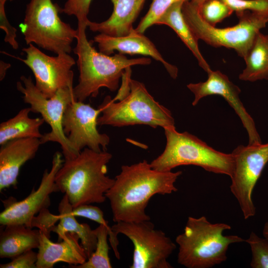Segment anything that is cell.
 <instances>
[{
    "instance_id": "1",
    "label": "cell",
    "mask_w": 268,
    "mask_h": 268,
    "mask_svg": "<svg viewBox=\"0 0 268 268\" xmlns=\"http://www.w3.org/2000/svg\"><path fill=\"white\" fill-rule=\"evenodd\" d=\"M182 173L156 170L145 160L122 165L114 183L105 194L113 220L115 223L150 220L145 212L149 200L155 195L177 192L175 183Z\"/></svg>"
},
{
    "instance_id": "2",
    "label": "cell",
    "mask_w": 268,
    "mask_h": 268,
    "mask_svg": "<svg viewBox=\"0 0 268 268\" xmlns=\"http://www.w3.org/2000/svg\"><path fill=\"white\" fill-rule=\"evenodd\" d=\"M112 158L107 151L96 152L85 147L75 158L65 160L55 182L73 208L105 201V194L115 182V178L107 175Z\"/></svg>"
},
{
    "instance_id": "3",
    "label": "cell",
    "mask_w": 268,
    "mask_h": 268,
    "mask_svg": "<svg viewBox=\"0 0 268 268\" xmlns=\"http://www.w3.org/2000/svg\"><path fill=\"white\" fill-rule=\"evenodd\" d=\"M86 28L77 26V43L73 50L78 57L79 71L78 83L73 88V94L75 100L81 102L89 96L96 97L102 87L115 91L126 68L147 65L151 62L148 58L128 59L120 53L110 56L97 52L87 39Z\"/></svg>"
},
{
    "instance_id": "4",
    "label": "cell",
    "mask_w": 268,
    "mask_h": 268,
    "mask_svg": "<svg viewBox=\"0 0 268 268\" xmlns=\"http://www.w3.org/2000/svg\"><path fill=\"white\" fill-rule=\"evenodd\" d=\"M230 229L224 223H212L204 216H189L175 240L178 263L187 268H210L225 261L230 245L245 241L237 235H223Z\"/></svg>"
},
{
    "instance_id": "5",
    "label": "cell",
    "mask_w": 268,
    "mask_h": 268,
    "mask_svg": "<svg viewBox=\"0 0 268 268\" xmlns=\"http://www.w3.org/2000/svg\"><path fill=\"white\" fill-rule=\"evenodd\" d=\"M98 108L101 114L98 118V126L145 125L153 128H175L170 111L157 102L142 83L132 78L124 95L113 99L106 96Z\"/></svg>"
},
{
    "instance_id": "6",
    "label": "cell",
    "mask_w": 268,
    "mask_h": 268,
    "mask_svg": "<svg viewBox=\"0 0 268 268\" xmlns=\"http://www.w3.org/2000/svg\"><path fill=\"white\" fill-rule=\"evenodd\" d=\"M166 139L163 152L150 163L154 169L171 171L181 165H193L216 174L231 177L233 170L231 153L217 151L187 132L180 133L176 128L164 129Z\"/></svg>"
},
{
    "instance_id": "7",
    "label": "cell",
    "mask_w": 268,
    "mask_h": 268,
    "mask_svg": "<svg viewBox=\"0 0 268 268\" xmlns=\"http://www.w3.org/2000/svg\"><path fill=\"white\" fill-rule=\"evenodd\" d=\"M186 22L197 40L214 47L234 49L244 59L260 30L268 22V14L245 11L236 13L239 22L226 28H217L206 23L201 16L199 7L187 1L182 6Z\"/></svg>"
},
{
    "instance_id": "8",
    "label": "cell",
    "mask_w": 268,
    "mask_h": 268,
    "mask_svg": "<svg viewBox=\"0 0 268 268\" xmlns=\"http://www.w3.org/2000/svg\"><path fill=\"white\" fill-rule=\"evenodd\" d=\"M59 11L52 0H30L20 25L27 45L34 43L57 55L71 52L78 31L61 19Z\"/></svg>"
},
{
    "instance_id": "9",
    "label": "cell",
    "mask_w": 268,
    "mask_h": 268,
    "mask_svg": "<svg viewBox=\"0 0 268 268\" xmlns=\"http://www.w3.org/2000/svg\"><path fill=\"white\" fill-rule=\"evenodd\" d=\"M20 80L21 82H17L16 88L23 94L24 102L30 105L31 112L40 114L51 128V131L43 134L40 139L41 144L48 142L58 143L61 145L65 160L76 157L79 153L72 147L64 133L62 125L67 106L75 100L73 87L61 88L53 96L48 98L36 87L31 76L22 75Z\"/></svg>"
},
{
    "instance_id": "10",
    "label": "cell",
    "mask_w": 268,
    "mask_h": 268,
    "mask_svg": "<svg viewBox=\"0 0 268 268\" xmlns=\"http://www.w3.org/2000/svg\"><path fill=\"white\" fill-rule=\"evenodd\" d=\"M114 239L122 234L132 242L134 249L130 268H171L168 259L176 245L150 220L118 222L111 227Z\"/></svg>"
},
{
    "instance_id": "11",
    "label": "cell",
    "mask_w": 268,
    "mask_h": 268,
    "mask_svg": "<svg viewBox=\"0 0 268 268\" xmlns=\"http://www.w3.org/2000/svg\"><path fill=\"white\" fill-rule=\"evenodd\" d=\"M231 154L233 170L230 189L245 219L256 214L252 199L255 185L268 162V143L239 145Z\"/></svg>"
},
{
    "instance_id": "12",
    "label": "cell",
    "mask_w": 268,
    "mask_h": 268,
    "mask_svg": "<svg viewBox=\"0 0 268 268\" xmlns=\"http://www.w3.org/2000/svg\"><path fill=\"white\" fill-rule=\"evenodd\" d=\"M26 58L19 60L27 66L33 73L35 86L46 98L53 96L63 88H73V72L72 67L74 59L69 54L64 53L57 56H48L33 45L22 49Z\"/></svg>"
},
{
    "instance_id": "13",
    "label": "cell",
    "mask_w": 268,
    "mask_h": 268,
    "mask_svg": "<svg viewBox=\"0 0 268 268\" xmlns=\"http://www.w3.org/2000/svg\"><path fill=\"white\" fill-rule=\"evenodd\" d=\"M100 113L99 108L81 101L74 100L67 106L62 121L63 130L78 154L85 147L96 152L107 150L110 137L97 128Z\"/></svg>"
},
{
    "instance_id": "14",
    "label": "cell",
    "mask_w": 268,
    "mask_h": 268,
    "mask_svg": "<svg viewBox=\"0 0 268 268\" xmlns=\"http://www.w3.org/2000/svg\"><path fill=\"white\" fill-rule=\"evenodd\" d=\"M64 160L62 154L57 151L53 155L52 167L49 172L46 169L38 188L24 199L16 201L13 199L3 201L4 209L0 214V224L2 226L21 224L31 227V221L42 209L50 205V195L59 191L55 182L57 172Z\"/></svg>"
},
{
    "instance_id": "15",
    "label": "cell",
    "mask_w": 268,
    "mask_h": 268,
    "mask_svg": "<svg viewBox=\"0 0 268 268\" xmlns=\"http://www.w3.org/2000/svg\"><path fill=\"white\" fill-rule=\"evenodd\" d=\"M208 78L204 82L191 83L188 89L194 94L192 105L195 106L204 97L218 95L223 97L232 107L240 119L249 136V144L262 143L255 122L240 100L239 87L231 81L228 76L219 70L212 69L207 72Z\"/></svg>"
},
{
    "instance_id": "16",
    "label": "cell",
    "mask_w": 268,
    "mask_h": 268,
    "mask_svg": "<svg viewBox=\"0 0 268 268\" xmlns=\"http://www.w3.org/2000/svg\"><path fill=\"white\" fill-rule=\"evenodd\" d=\"M93 41L98 44L99 52L105 55H110L117 51L123 55L150 56L161 63L173 78L177 77V67L167 62L150 40L134 28L127 35L122 36L100 33L94 37Z\"/></svg>"
},
{
    "instance_id": "17",
    "label": "cell",
    "mask_w": 268,
    "mask_h": 268,
    "mask_svg": "<svg viewBox=\"0 0 268 268\" xmlns=\"http://www.w3.org/2000/svg\"><path fill=\"white\" fill-rule=\"evenodd\" d=\"M41 144L40 138L15 139L1 145L0 149V190L16 187L22 166L34 157Z\"/></svg>"
},
{
    "instance_id": "18",
    "label": "cell",
    "mask_w": 268,
    "mask_h": 268,
    "mask_svg": "<svg viewBox=\"0 0 268 268\" xmlns=\"http://www.w3.org/2000/svg\"><path fill=\"white\" fill-rule=\"evenodd\" d=\"M79 240L76 234L67 232L61 241L55 243L40 231L36 268H52L59 262L72 267L82 264L87 258Z\"/></svg>"
},
{
    "instance_id": "19",
    "label": "cell",
    "mask_w": 268,
    "mask_h": 268,
    "mask_svg": "<svg viewBox=\"0 0 268 268\" xmlns=\"http://www.w3.org/2000/svg\"><path fill=\"white\" fill-rule=\"evenodd\" d=\"M113 10L111 16L101 22H87V27L112 36L127 35L134 28L133 24L138 16L145 0H111Z\"/></svg>"
},
{
    "instance_id": "20",
    "label": "cell",
    "mask_w": 268,
    "mask_h": 268,
    "mask_svg": "<svg viewBox=\"0 0 268 268\" xmlns=\"http://www.w3.org/2000/svg\"><path fill=\"white\" fill-rule=\"evenodd\" d=\"M72 209L67 195H65L58 206L60 222L53 232L57 234L59 242L63 239L67 232L76 234L80 240V244L88 259L96 248L97 239L95 230H92L87 223H79L72 213Z\"/></svg>"
},
{
    "instance_id": "21",
    "label": "cell",
    "mask_w": 268,
    "mask_h": 268,
    "mask_svg": "<svg viewBox=\"0 0 268 268\" xmlns=\"http://www.w3.org/2000/svg\"><path fill=\"white\" fill-rule=\"evenodd\" d=\"M0 236V258L13 259L30 250L38 248L40 231L21 224L5 225Z\"/></svg>"
},
{
    "instance_id": "22",
    "label": "cell",
    "mask_w": 268,
    "mask_h": 268,
    "mask_svg": "<svg viewBox=\"0 0 268 268\" xmlns=\"http://www.w3.org/2000/svg\"><path fill=\"white\" fill-rule=\"evenodd\" d=\"M183 1L171 5L158 19L156 24H164L171 27L192 52L199 66L206 72L211 70L201 53L198 40L196 38L184 17L182 12Z\"/></svg>"
},
{
    "instance_id": "23",
    "label": "cell",
    "mask_w": 268,
    "mask_h": 268,
    "mask_svg": "<svg viewBox=\"0 0 268 268\" xmlns=\"http://www.w3.org/2000/svg\"><path fill=\"white\" fill-rule=\"evenodd\" d=\"M30 107L22 109L14 117L0 124V145L13 139L42 137L40 128L45 121L42 118H30Z\"/></svg>"
},
{
    "instance_id": "24",
    "label": "cell",
    "mask_w": 268,
    "mask_h": 268,
    "mask_svg": "<svg viewBox=\"0 0 268 268\" xmlns=\"http://www.w3.org/2000/svg\"><path fill=\"white\" fill-rule=\"evenodd\" d=\"M244 59L246 67L239 74L240 80L254 82L268 79V35L259 32Z\"/></svg>"
},
{
    "instance_id": "25",
    "label": "cell",
    "mask_w": 268,
    "mask_h": 268,
    "mask_svg": "<svg viewBox=\"0 0 268 268\" xmlns=\"http://www.w3.org/2000/svg\"><path fill=\"white\" fill-rule=\"evenodd\" d=\"M97 236V244L95 251L89 258L82 264L73 266L76 268H112L109 256V246L107 240H109L115 257L120 258L118 250L119 243L114 239L110 226L99 224L95 229Z\"/></svg>"
},
{
    "instance_id": "26",
    "label": "cell",
    "mask_w": 268,
    "mask_h": 268,
    "mask_svg": "<svg viewBox=\"0 0 268 268\" xmlns=\"http://www.w3.org/2000/svg\"><path fill=\"white\" fill-rule=\"evenodd\" d=\"M199 11L201 18L213 26L230 16L233 12L221 0H206L199 7Z\"/></svg>"
},
{
    "instance_id": "27",
    "label": "cell",
    "mask_w": 268,
    "mask_h": 268,
    "mask_svg": "<svg viewBox=\"0 0 268 268\" xmlns=\"http://www.w3.org/2000/svg\"><path fill=\"white\" fill-rule=\"evenodd\" d=\"M245 241L251 249L250 266L252 268H268V241L252 232Z\"/></svg>"
},
{
    "instance_id": "28",
    "label": "cell",
    "mask_w": 268,
    "mask_h": 268,
    "mask_svg": "<svg viewBox=\"0 0 268 268\" xmlns=\"http://www.w3.org/2000/svg\"><path fill=\"white\" fill-rule=\"evenodd\" d=\"M192 0H152L150 6L144 17L141 19L135 30L143 33L152 25L156 24L157 21L162 14L176 2Z\"/></svg>"
},
{
    "instance_id": "29",
    "label": "cell",
    "mask_w": 268,
    "mask_h": 268,
    "mask_svg": "<svg viewBox=\"0 0 268 268\" xmlns=\"http://www.w3.org/2000/svg\"><path fill=\"white\" fill-rule=\"evenodd\" d=\"M92 0H67L60 12L68 15H74L77 19V26H86L89 19V12Z\"/></svg>"
},
{
    "instance_id": "30",
    "label": "cell",
    "mask_w": 268,
    "mask_h": 268,
    "mask_svg": "<svg viewBox=\"0 0 268 268\" xmlns=\"http://www.w3.org/2000/svg\"><path fill=\"white\" fill-rule=\"evenodd\" d=\"M236 13L245 11L268 14V0H221Z\"/></svg>"
},
{
    "instance_id": "31",
    "label": "cell",
    "mask_w": 268,
    "mask_h": 268,
    "mask_svg": "<svg viewBox=\"0 0 268 268\" xmlns=\"http://www.w3.org/2000/svg\"><path fill=\"white\" fill-rule=\"evenodd\" d=\"M60 220V215L50 212L48 208L42 209L37 216H35L31 223V227H37L46 236L50 238V234Z\"/></svg>"
},
{
    "instance_id": "32",
    "label": "cell",
    "mask_w": 268,
    "mask_h": 268,
    "mask_svg": "<svg viewBox=\"0 0 268 268\" xmlns=\"http://www.w3.org/2000/svg\"><path fill=\"white\" fill-rule=\"evenodd\" d=\"M72 213L75 216H82L99 224L109 226L108 222L104 219L103 212L100 208L96 206L90 205V204H82L73 208Z\"/></svg>"
},
{
    "instance_id": "33",
    "label": "cell",
    "mask_w": 268,
    "mask_h": 268,
    "mask_svg": "<svg viewBox=\"0 0 268 268\" xmlns=\"http://www.w3.org/2000/svg\"><path fill=\"white\" fill-rule=\"evenodd\" d=\"M37 253L27 251L12 259L8 263L0 264V268H36Z\"/></svg>"
},
{
    "instance_id": "34",
    "label": "cell",
    "mask_w": 268,
    "mask_h": 268,
    "mask_svg": "<svg viewBox=\"0 0 268 268\" xmlns=\"http://www.w3.org/2000/svg\"><path fill=\"white\" fill-rule=\"evenodd\" d=\"M0 28L5 33V42L10 44L13 49L17 50L19 47L16 40L17 29L7 20L3 5H0Z\"/></svg>"
},
{
    "instance_id": "35",
    "label": "cell",
    "mask_w": 268,
    "mask_h": 268,
    "mask_svg": "<svg viewBox=\"0 0 268 268\" xmlns=\"http://www.w3.org/2000/svg\"><path fill=\"white\" fill-rule=\"evenodd\" d=\"M10 64L4 62L2 61L0 62V80H2L5 77L7 70L10 67Z\"/></svg>"
},
{
    "instance_id": "36",
    "label": "cell",
    "mask_w": 268,
    "mask_h": 268,
    "mask_svg": "<svg viewBox=\"0 0 268 268\" xmlns=\"http://www.w3.org/2000/svg\"><path fill=\"white\" fill-rule=\"evenodd\" d=\"M263 234L264 238L268 241V221L266 222L264 225Z\"/></svg>"
},
{
    "instance_id": "37",
    "label": "cell",
    "mask_w": 268,
    "mask_h": 268,
    "mask_svg": "<svg viewBox=\"0 0 268 268\" xmlns=\"http://www.w3.org/2000/svg\"><path fill=\"white\" fill-rule=\"evenodd\" d=\"M205 0H192L191 1L199 7Z\"/></svg>"
},
{
    "instance_id": "38",
    "label": "cell",
    "mask_w": 268,
    "mask_h": 268,
    "mask_svg": "<svg viewBox=\"0 0 268 268\" xmlns=\"http://www.w3.org/2000/svg\"><path fill=\"white\" fill-rule=\"evenodd\" d=\"M6 0H0V3H2V4H5V1H6Z\"/></svg>"
}]
</instances>
